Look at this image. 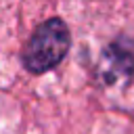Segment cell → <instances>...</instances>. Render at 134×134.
<instances>
[{
    "label": "cell",
    "instance_id": "obj_1",
    "mask_svg": "<svg viewBox=\"0 0 134 134\" xmlns=\"http://www.w3.org/2000/svg\"><path fill=\"white\" fill-rule=\"evenodd\" d=\"M71 44L69 29L61 19L44 21L23 50V65L31 73H44L59 65Z\"/></svg>",
    "mask_w": 134,
    "mask_h": 134
}]
</instances>
